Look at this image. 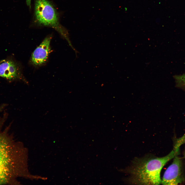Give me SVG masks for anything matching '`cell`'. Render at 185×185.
Masks as SVG:
<instances>
[{"label":"cell","mask_w":185,"mask_h":185,"mask_svg":"<svg viewBox=\"0 0 185 185\" xmlns=\"http://www.w3.org/2000/svg\"><path fill=\"white\" fill-rule=\"evenodd\" d=\"M7 118H0V185L20 184L21 178L36 179L29 172L27 149L10 133V125L3 128Z\"/></svg>","instance_id":"obj_1"},{"label":"cell","mask_w":185,"mask_h":185,"mask_svg":"<svg viewBox=\"0 0 185 185\" xmlns=\"http://www.w3.org/2000/svg\"><path fill=\"white\" fill-rule=\"evenodd\" d=\"M179 146L175 145L173 150L162 157H147L137 160L130 169L132 181L140 184L158 185L161 183L162 169L169 160L178 154Z\"/></svg>","instance_id":"obj_2"},{"label":"cell","mask_w":185,"mask_h":185,"mask_svg":"<svg viewBox=\"0 0 185 185\" xmlns=\"http://www.w3.org/2000/svg\"><path fill=\"white\" fill-rule=\"evenodd\" d=\"M35 13L36 20L40 24L55 29L66 38L67 33L60 24L56 11L47 0H35Z\"/></svg>","instance_id":"obj_3"},{"label":"cell","mask_w":185,"mask_h":185,"mask_svg":"<svg viewBox=\"0 0 185 185\" xmlns=\"http://www.w3.org/2000/svg\"><path fill=\"white\" fill-rule=\"evenodd\" d=\"M174 158L172 163L164 174L161 183L163 185H178L185 180L182 160L178 155Z\"/></svg>","instance_id":"obj_4"},{"label":"cell","mask_w":185,"mask_h":185,"mask_svg":"<svg viewBox=\"0 0 185 185\" xmlns=\"http://www.w3.org/2000/svg\"><path fill=\"white\" fill-rule=\"evenodd\" d=\"M0 77L10 82L20 80L26 82L19 64L10 57L0 61Z\"/></svg>","instance_id":"obj_5"},{"label":"cell","mask_w":185,"mask_h":185,"mask_svg":"<svg viewBox=\"0 0 185 185\" xmlns=\"http://www.w3.org/2000/svg\"><path fill=\"white\" fill-rule=\"evenodd\" d=\"M51 36L46 37L34 51L31 59V63L32 65L39 66L46 62L51 51Z\"/></svg>","instance_id":"obj_6"},{"label":"cell","mask_w":185,"mask_h":185,"mask_svg":"<svg viewBox=\"0 0 185 185\" xmlns=\"http://www.w3.org/2000/svg\"><path fill=\"white\" fill-rule=\"evenodd\" d=\"M174 78L176 86L185 90V73L180 75H175Z\"/></svg>","instance_id":"obj_7"},{"label":"cell","mask_w":185,"mask_h":185,"mask_svg":"<svg viewBox=\"0 0 185 185\" xmlns=\"http://www.w3.org/2000/svg\"><path fill=\"white\" fill-rule=\"evenodd\" d=\"M31 0H27V4L29 5H30V4Z\"/></svg>","instance_id":"obj_8"},{"label":"cell","mask_w":185,"mask_h":185,"mask_svg":"<svg viewBox=\"0 0 185 185\" xmlns=\"http://www.w3.org/2000/svg\"><path fill=\"white\" fill-rule=\"evenodd\" d=\"M183 154H184V158H185V150L184 151Z\"/></svg>","instance_id":"obj_9"}]
</instances>
